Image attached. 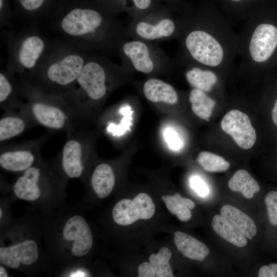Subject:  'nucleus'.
<instances>
[{"mask_svg": "<svg viewBox=\"0 0 277 277\" xmlns=\"http://www.w3.org/2000/svg\"><path fill=\"white\" fill-rule=\"evenodd\" d=\"M211 225L214 232L227 242L239 247L247 245V238L221 214L214 216Z\"/></svg>", "mask_w": 277, "mask_h": 277, "instance_id": "bb28decb", "label": "nucleus"}, {"mask_svg": "<svg viewBox=\"0 0 277 277\" xmlns=\"http://www.w3.org/2000/svg\"><path fill=\"white\" fill-rule=\"evenodd\" d=\"M197 161L205 171L209 172L225 171L230 166L229 163L223 157L207 151L200 152Z\"/></svg>", "mask_w": 277, "mask_h": 277, "instance_id": "7c9ffc66", "label": "nucleus"}, {"mask_svg": "<svg viewBox=\"0 0 277 277\" xmlns=\"http://www.w3.org/2000/svg\"><path fill=\"white\" fill-rule=\"evenodd\" d=\"M229 1L233 3H238L242 2L245 0H229Z\"/></svg>", "mask_w": 277, "mask_h": 277, "instance_id": "a19ab883", "label": "nucleus"}, {"mask_svg": "<svg viewBox=\"0 0 277 277\" xmlns=\"http://www.w3.org/2000/svg\"><path fill=\"white\" fill-rule=\"evenodd\" d=\"M162 199L170 212L175 215L180 220L186 222L191 219L192 214L190 210L195 207V204L192 200L182 197L179 193L163 195Z\"/></svg>", "mask_w": 277, "mask_h": 277, "instance_id": "c756f323", "label": "nucleus"}, {"mask_svg": "<svg viewBox=\"0 0 277 277\" xmlns=\"http://www.w3.org/2000/svg\"><path fill=\"white\" fill-rule=\"evenodd\" d=\"M163 5L149 13L131 19L124 28L125 39H136L157 44L172 39H179L185 24L184 16L176 17Z\"/></svg>", "mask_w": 277, "mask_h": 277, "instance_id": "6e6552de", "label": "nucleus"}, {"mask_svg": "<svg viewBox=\"0 0 277 277\" xmlns=\"http://www.w3.org/2000/svg\"><path fill=\"white\" fill-rule=\"evenodd\" d=\"M221 126L241 148L248 149L254 145L256 132L246 114L238 110H232L224 115Z\"/></svg>", "mask_w": 277, "mask_h": 277, "instance_id": "ddd939ff", "label": "nucleus"}, {"mask_svg": "<svg viewBox=\"0 0 277 277\" xmlns=\"http://www.w3.org/2000/svg\"><path fill=\"white\" fill-rule=\"evenodd\" d=\"M239 35L240 68L251 72L259 69L277 49V26L252 15Z\"/></svg>", "mask_w": 277, "mask_h": 277, "instance_id": "0eeeda50", "label": "nucleus"}, {"mask_svg": "<svg viewBox=\"0 0 277 277\" xmlns=\"http://www.w3.org/2000/svg\"><path fill=\"white\" fill-rule=\"evenodd\" d=\"M109 12L117 15L126 13L131 19L140 17L162 4L157 0H95Z\"/></svg>", "mask_w": 277, "mask_h": 277, "instance_id": "a211bd4d", "label": "nucleus"}, {"mask_svg": "<svg viewBox=\"0 0 277 277\" xmlns=\"http://www.w3.org/2000/svg\"><path fill=\"white\" fill-rule=\"evenodd\" d=\"M187 69L185 77L188 83L193 88L208 93L217 84L218 72L199 65L184 63Z\"/></svg>", "mask_w": 277, "mask_h": 277, "instance_id": "5701e85b", "label": "nucleus"}, {"mask_svg": "<svg viewBox=\"0 0 277 277\" xmlns=\"http://www.w3.org/2000/svg\"><path fill=\"white\" fill-rule=\"evenodd\" d=\"M171 255V252L168 247H162L158 253L149 256V262H143L139 265L138 276L173 277L169 264Z\"/></svg>", "mask_w": 277, "mask_h": 277, "instance_id": "aec40b11", "label": "nucleus"}, {"mask_svg": "<svg viewBox=\"0 0 277 277\" xmlns=\"http://www.w3.org/2000/svg\"><path fill=\"white\" fill-rule=\"evenodd\" d=\"M272 118L274 124L277 126V99L276 100L272 108Z\"/></svg>", "mask_w": 277, "mask_h": 277, "instance_id": "58836bf2", "label": "nucleus"}, {"mask_svg": "<svg viewBox=\"0 0 277 277\" xmlns=\"http://www.w3.org/2000/svg\"><path fill=\"white\" fill-rule=\"evenodd\" d=\"M221 214L235 226L247 239L252 240L257 229L253 220L239 208L225 205L220 210Z\"/></svg>", "mask_w": 277, "mask_h": 277, "instance_id": "a878e982", "label": "nucleus"}, {"mask_svg": "<svg viewBox=\"0 0 277 277\" xmlns=\"http://www.w3.org/2000/svg\"><path fill=\"white\" fill-rule=\"evenodd\" d=\"M37 126L23 110L4 112L0 118V142L5 143L18 136L28 129Z\"/></svg>", "mask_w": 277, "mask_h": 277, "instance_id": "f3484780", "label": "nucleus"}, {"mask_svg": "<svg viewBox=\"0 0 277 277\" xmlns=\"http://www.w3.org/2000/svg\"><path fill=\"white\" fill-rule=\"evenodd\" d=\"M191 186L201 196H206L209 190L205 182L198 176H193L190 180Z\"/></svg>", "mask_w": 277, "mask_h": 277, "instance_id": "e433bc0d", "label": "nucleus"}, {"mask_svg": "<svg viewBox=\"0 0 277 277\" xmlns=\"http://www.w3.org/2000/svg\"><path fill=\"white\" fill-rule=\"evenodd\" d=\"M127 71L105 55L90 52L74 88L69 93L88 114L90 106L104 100Z\"/></svg>", "mask_w": 277, "mask_h": 277, "instance_id": "39448f33", "label": "nucleus"}, {"mask_svg": "<svg viewBox=\"0 0 277 277\" xmlns=\"http://www.w3.org/2000/svg\"><path fill=\"white\" fill-rule=\"evenodd\" d=\"M189 100L193 113L201 119L209 121L216 101L207 92L196 88L190 91Z\"/></svg>", "mask_w": 277, "mask_h": 277, "instance_id": "c85d7f7f", "label": "nucleus"}, {"mask_svg": "<svg viewBox=\"0 0 277 277\" xmlns=\"http://www.w3.org/2000/svg\"><path fill=\"white\" fill-rule=\"evenodd\" d=\"M91 186L99 198L103 199L109 195L115 184L113 170L108 164L101 163L94 169L91 176Z\"/></svg>", "mask_w": 277, "mask_h": 277, "instance_id": "393cba45", "label": "nucleus"}, {"mask_svg": "<svg viewBox=\"0 0 277 277\" xmlns=\"http://www.w3.org/2000/svg\"><path fill=\"white\" fill-rule=\"evenodd\" d=\"M19 80L24 96L21 109L28 114L37 125L50 131H63L66 133L86 127L88 114L69 93L64 95L48 93Z\"/></svg>", "mask_w": 277, "mask_h": 277, "instance_id": "20e7f679", "label": "nucleus"}, {"mask_svg": "<svg viewBox=\"0 0 277 277\" xmlns=\"http://www.w3.org/2000/svg\"><path fill=\"white\" fill-rule=\"evenodd\" d=\"M181 37V64L192 63L217 72L230 70L238 55L239 35L223 17L192 12L184 16Z\"/></svg>", "mask_w": 277, "mask_h": 277, "instance_id": "f03ea898", "label": "nucleus"}, {"mask_svg": "<svg viewBox=\"0 0 277 277\" xmlns=\"http://www.w3.org/2000/svg\"><path fill=\"white\" fill-rule=\"evenodd\" d=\"M2 215H3V211H2V209H1L0 210V218L1 219L2 217Z\"/></svg>", "mask_w": 277, "mask_h": 277, "instance_id": "79ce46f5", "label": "nucleus"}, {"mask_svg": "<svg viewBox=\"0 0 277 277\" xmlns=\"http://www.w3.org/2000/svg\"><path fill=\"white\" fill-rule=\"evenodd\" d=\"M90 53L65 40L54 42L36 69L21 79L44 92L65 94L74 88Z\"/></svg>", "mask_w": 277, "mask_h": 277, "instance_id": "7ed1b4c3", "label": "nucleus"}, {"mask_svg": "<svg viewBox=\"0 0 277 277\" xmlns=\"http://www.w3.org/2000/svg\"><path fill=\"white\" fill-rule=\"evenodd\" d=\"M64 239L73 241L72 252L77 257L88 253L93 245L91 229L86 221L81 216L76 215L66 222L63 231Z\"/></svg>", "mask_w": 277, "mask_h": 277, "instance_id": "4468645a", "label": "nucleus"}, {"mask_svg": "<svg viewBox=\"0 0 277 277\" xmlns=\"http://www.w3.org/2000/svg\"><path fill=\"white\" fill-rule=\"evenodd\" d=\"M174 242L177 250L191 260L203 261L209 253V249L205 244L182 231L175 232Z\"/></svg>", "mask_w": 277, "mask_h": 277, "instance_id": "b1692460", "label": "nucleus"}, {"mask_svg": "<svg viewBox=\"0 0 277 277\" xmlns=\"http://www.w3.org/2000/svg\"><path fill=\"white\" fill-rule=\"evenodd\" d=\"M51 131L35 139L19 143L1 144L0 166L8 171L24 172L40 160L44 144L51 134Z\"/></svg>", "mask_w": 277, "mask_h": 277, "instance_id": "9d476101", "label": "nucleus"}, {"mask_svg": "<svg viewBox=\"0 0 277 277\" xmlns=\"http://www.w3.org/2000/svg\"><path fill=\"white\" fill-rule=\"evenodd\" d=\"M58 0H14V12L19 18L36 24L48 16Z\"/></svg>", "mask_w": 277, "mask_h": 277, "instance_id": "412c9836", "label": "nucleus"}, {"mask_svg": "<svg viewBox=\"0 0 277 277\" xmlns=\"http://www.w3.org/2000/svg\"><path fill=\"white\" fill-rule=\"evenodd\" d=\"M163 5L168 7L173 12H176L183 16L190 14L192 10L183 0H157Z\"/></svg>", "mask_w": 277, "mask_h": 277, "instance_id": "f704fd0d", "label": "nucleus"}, {"mask_svg": "<svg viewBox=\"0 0 277 277\" xmlns=\"http://www.w3.org/2000/svg\"><path fill=\"white\" fill-rule=\"evenodd\" d=\"M24 102L19 78L6 68L1 69V109L4 112L21 110Z\"/></svg>", "mask_w": 277, "mask_h": 277, "instance_id": "dca6fc26", "label": "nucleus"}, {"mask_svg": "<svg viewBox=\"0 0 277 277\" xmlns=\"http://www.w3.org/2000/svg\"><path fill=\"white\" fill-rule=\"evenodd\" d=\"M265 202L269 222L277 226V191L268 192L265 197Z\"/></svg>", "mask_w": 277, "mask_h": 277, "instance_id": "473e14b6", "label": "nucleus"}, {"mask_svg": "<svg viewBox=\"0 0 277 277\" xmlns=\"http://www.w3.org/2000/svg\"><path fill=\"white\" fill-rule=\"evenodd\" d=\"M0 276L1 277L8 276V274L6 271V269L2 266L0 267Z\"/></svg>", "mask_w": 277, "mask_h": 277, "instance_id": "ea45409f", "label": "nucleus"}, {"mask_svg": "<svg viewBox=\"0 0 277 277\" xmlns=\"http://www.w3.org/2000/svg\"><path fill=\"white\" fill-rule=\"evenodd\" d=\"M142 91L145 97L153 103H163L174 105L179 101V95L175 89L164 81L151 77L143 84Z\"/></svg>", "mask_w": 277, "mask_h": 277, "instance_id": "4be33fe9", "label": "nucleus"}, {"mask_svg": "<svg viewBox=\"0 0 277 277\" xmlns=\"http://www.w3.org/2000/svg\"><path fill=\"white\" fill-rule=\"evenodd\" d=\"M38 257V248L35 241L26 240L8 247L0 248V262L11 268H17L22 264L29 265Z\"/></svg>", "mask_w": 277, "mask_h": 277, "instance_id": "2eb2a0df", "label": "nucleus"}, {"mask_svg": "<svg viewBox=\"0 0 277 277\" xmlns=\"http://www.w3.org/2000/svg\"><path fill=\"white\" fill-rule=\"evenodd\" d=\"M54 30L89 52H117L125 27L95 0H58L49 15Z\"/></svg>", "mask_w": 277, "mask_h": 277, "instance_id": "f257e3e1", "label": "nucleus"}, {"mask_svg": "<svg viewBox=\"0 0 277 277\" xmlns=\"http://www.w3.org/2000/svg\"><path fill=\"white\" fill-rule=\"evenodd\" d=\"M155 212V205L147 194L140 193L133 199H124L118 202L112 210L114 221L120 225H130L138 220L150 219Z\"/></svg>", "mask_w": 277, "mask_h": 277, "instance_id": "f8f14e48", "label": "nucleus"}, {"mask_svg": "<svg viewBox=\"0 0 277 277\" xmlns=\"http://www.w3.org/2000/svg\"><path fill=\"white\" fill-rule=\"evenodd\" d=\"M228 185L231 190L240 192L246 199H251L260 189L256 181L244 169L236 171L229 179Z\"/></svg>", "mask_w": 277, "mask_h": 277, "instance_id": "cd10ccee", "label": "nucleus"}, {"mask_svg": "<svg viewBox=\"0 0 277 277\" xmlns=\"http://www.w3.org/2000/svg\"><path fill=\"white\" fill-rule=\"evenodd\" d=\"M259 277H277V264L262 266L258 272Z\"/></svg>", "mask_w": 277, "mask_h": 277, "instance_id": "4c0bfd02", "label": "nucleus"}, {"mask_svg": "<svg viewBox=\"0 0 277 277\" xmlns=\"http://www.w3.org/2000/svg\"><path fill=\"white\" fill-rule=\"evenodd\" d=\"M117 52L121 65L128 71L150 74L167 71L175 65L157 44L140 39H123Z\"/></svg>", "mask_w": 277, "mask_h": 277, "instance_id": "1a4fd4ad", "label": "nucleus"}, {"mask_svg": "<svg viewBox=\"0 0 277 277\" xmlns=\"http://www.w3.org/2000/svg\"><path fill=\"white\" fill-rule=\"evenodd\" d=\"M59 157L64 173L69 178L80 177L85 169V162L89 154L90 141L86 127L70 131Z\"/></svg>", "mask_w": 277, "mask_h": 277, "instance_id": "9b49d317", "label": "nucleus"}, {"mask_svg": "<svg viewBox=\"0 0 277 277\" xmlns=\"http://www.w3.org/2000/svg\"><path fill=\"white\" fill-rule=\"evenodd\" d=\"M13 15L9 0H0L1 28L11 26Z\"/></svg>", "mask_w": 277, "mask_h": 277, "instance_id": "72a5a7b5", "label": "nucleus"}, {"mask_svg": "<svg viewBox=\"0 0 277 277\" xmlns=\"http://www.w3.org/2000/svg\"><path fill=\"white\" fill-rule=\"evenodd\" d=\"M164 136L170 147L173 150H179L182 147V142L177 134L171 129L165 130Z\"/></svg>", "mask_w": 277, "mask_h": 277, "instance_id": "c9c22d12", "label": "nucleus"}, {"mask_svg": "<svg viewBox=\"0 0 277 277\" xmlns=\"http://www.w3.org/2000/svg\"><path fill=\"white\" fill-rule=\"evenodd\" d=\"M43 168L35 165L23 172L13 185V192L16 197L28 201H35L39 197Z\"/></svg>", "mask_w": 277, "mask_h": 277, "instance_id": "6ab92c4d", "label": "nucleus"}, {"mask_svg": "<svg viewBox=\"0 0 277 277\" xmlns=\"http://www.w3.org/2000/svg\"><path fill=\"white\" fill-rule=\"evenodd\" d=\"M1 35L8 53L6 69L20 78L36 69L54 43L40 33L36 24L15 34L1 30Z\"/></svg>", "mask_w": 277, "mask_h": 277, "instance_id": "423d86ee", "label": "nucleus"}, {"mask_svg": "<svg viewBox=\"0 0 277 277\" xmlns=\"http://www.w3.org/2000/svg\"><path fill=\"white\" fill-rule=\"evenodd\" d=\"M120 112L124 115L119 125H116L114 123H110L107 127V131L111 133L113 135L120 136L124 133L126 130L129 129L132 122L131 115L133 112L131 107L126 106L122 107Z\"/></svg>", "mask_w": 277, "mask_h": 277, "instance_id": "2f4dec72", "label": "nucleus"}]
</instances>
